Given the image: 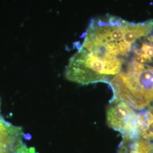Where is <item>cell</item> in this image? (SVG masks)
Returning a JSON list of instances; mask_svg holds the SVG:
<instances>
[{"label": "cell", "instance_id": "6da1fadb", "mask_svg": "<svg viewBox=\"0 0 153 153\" xmlns=\"http://www.w3.org/2000/svg\"><path fill=\"white\" fill-rule=\"evenodd\" d=\"M108 83L114 92L110 103L122 99L140 110L153 101V65L150 64L138 62L131 57L120 73Z\"/></svg>", "mask_w": 153, "mask_h": 153}, {"label": "cell", "instance_id": "7a4b0ae2", "mask_svg": "<svg viewBox=\"0 0 153 153\" xmlns=\"http://www.w3.org/2000/svg\"><path fill=\"white\" fill-rule=\"evenodd\" d=\"M107 109L108 126L123 134L129 132H140L138 115L126 102L111 103Z\"/></svg>", "mask_w": 153, "mask_h": 153}, {"label": "cell", "instance_id": "3957f363", "mask_svg": "<svg viewBox=\"0 0 153 153\" xmlns=\"http://www.w3.org/2000/svg\"><path fill=\"white\" fill-rule=\"evenodd\" d=\"M24 135L22 128L0 119V153H11Z\"/></svg>", "mask_w": 153, "mask_h": 153}, {"label": "cell", "instance_id": "277c9868", "mask_svg": "<svg viewBox=\"0 0 153 153\" xmlns=\"http://www.w3.org/2000/svg\"><path fill=\"white\" fill-rule=\"evenodd\" d=\"M140 136L148 141H153V115L148 111L138 115Z\"/></svg>", "mask_w": 153, "mask_h": 153}, {"label": "cell", "instance_id": "5b68a950", "mask_svg": "<svg viewBox=\"0 0 153 153\" xmlns=\"http://www.w3.org/2000/svg\"><path fill=\"white\" fill-rule=\"evenodd\" d=\"M11 153H38L33 147L28 148L26 145L22 141V139L16 143Z\"/></svg>", "mask_w": 153, "mask_h": 153}]
</instances>
